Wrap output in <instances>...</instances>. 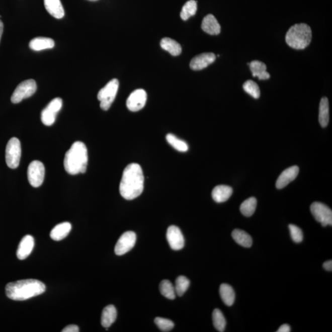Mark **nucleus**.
<instances>
[{"mask_svg": "<svg viewBox=\"0 0 332 332\" xmlns=\"http://www.w3.org/2000/svg\"><path fill=\"white\" fill-rule=\"evenodd\" d=\"M291 331L290 326L288 324H283L279 328L277 332H290Z\"/></svg>", "mask_w": 332, "mask_h": 332, "instance_id": "nucleus-38", "label": "nucleus"}, {"mask_svg": "<svg viewBox=\"0 0 332 332\" xmlns=\"http://www.w3.org/2000/svg\"><path fill=\"white\" fill-rule=\"evenodd\" d=\"M232 194V188L227 185H218L215 187L212 192L213 199L216 203H224L231 197Z\"/></svg>", "mask_w": 332, "mask_h": 332, "instance_id": "nucleus-19", "label": "nucleus"}, {"mask_svg": "<svg viewBox=\"0 0 332 332\" xmlns=\"http://www.w3.org/2000/svg\"><path fill=\"white\" fill-rule=\"evenodd\" d=\"M34 245V238L31 235H26L22 238L17 251L18 258L21 260L27 259L32 253Z\"/></svg>", "mask_w": 332, "mask_h": 332, "instance_id": "nucleus-16", "label": "nucleus"}, {"mask_svg": "<svg viewBox=\"0 0 332 332\" xmlns=\"http://www.w3.org/2000/svg\"><path fill=\"white\" fill-rule=\"evenodd\" d=\"M190 281L186 277L184 276H179L176 281L175 290L177 295L181 297L186 292L189 287Z\"/></svg>", "mask_w": 332, "mask_h": 332, "instance_id": "nucleus-33", "label": "nucleus"}, {"mask_svg": "<svg viewBox=\"0 0 332 332\" xmlns=\"http://www.w3.org/2000/svg\"><path fill=\"white\" fill-rule=\"evenodd\" d=\"M220 294L221 300L226 305L231 306L235 301V293L232 287L228 284H223L220 287Z\"/></svg>", "mask_w": 332, "mask_h": 332, "instance_id": "nucleus-26", "label": "nucleus"}, {"mask_svg": "<svg viewBox=\"0 0 332 332\" xmlns=\"http://www.w3.org/2000/svg\"><path fill=\"white\" fill-rule=\"evenodd\" d=\"M160 292L165 298L174 300L176 297L175 287L169 280H163L159 285Z\"/></svg>", "mask_w": 332, "mask_h": 332, "instance_id": "nucleus-30", "label": "nucleus"}, {"mask_svg": "<svg viewBox=\"0 0 332 332\" xmlns=\"http://www.w3.org/2000/svg\"><path fill=\"white\" fill-rule=\"evenodd\" d=\"M3 32H4V24L1 20H0V41H1Z\"/></svg>", "mask_w": 332, "mask_h": 332, "instance_id": "nucleus-40", "label": "nucleus"}, {"mask_svg": "<svg viewBox=\"0 0 332 332\" xmlns=\"http://www.w3.org/2000/svg\"><path fill=\"white\" fill-rule=\"evenodd\" d=\"M243 90L254 99H259L260 96V91L258 85L256 82L248 80L243 85Z\"/></svg>", "mask_w": 332, "mask_h": 332, "instance_id": "nucleus-34", "label": "nucleus"}, {"mask_svg": "<svg viewBox=\"0 0 332 332\" xmlns=\"http://www.w3.org/2000/svg\"><path fill=\"white\" fill-rule=\"evenodd\" d=\"M299 168L297 165L292 166L284 170L277 180L276 188L278 189H282L286 187L288 184L297 178Z\"/></svg>", "mask_w": 332, "mask_h": 332, "instance_id": "nucleus-15", "label": "nucleus"}, {"mask_svg": "<svg viewBox=\"0 0 332 332\" xmlns=\"http://www.w3.org/2000/svg\"><path fill=\"white\" fill-rule=\"evenodd\" d=\"M197 11V2L195 0H190L182 8L181 17L182 20L187 21L191 17L196 15Z\"/></svg>", "mask_w": 332, "mask_h": 332, "instance_id": "nucleus-29", "label": "nucleus"}, {"mask_svg": "<svg viewBox=\"0 0 332 332\" xmlns=\"http://www.w3.org/2000/svg\"><path fill=\"white\" fill-rule=\"evenodd\" d=\"M54 41L51 38L37 37L33 39L29 43L30 48L35 51H40L44 49L53 48Z\"/></svg>", "mask_w": 332, "mask_h": 332, "instance_id": "nucleus-21", "label": "nucleus"}, {"mask_svg": "<svg viewBox=\"0 0 332 332\" xmlns=\"http://www.w3.org/2000/svg\"><path fill=\"white\" fill-rule=\"evenodd\" d=\"M37 89V83L35 80L28 79L22 82L14 91L11 96V102L13 104L20 103L24 99L32 96L35 93Z\"/></svg>", "mask_w": 332, "mask_h": 332, "instance_id": "nucleus-7", "label": "nucleus"}, {"mask_svg": "<svg viewBox=\"0 0 332 332\" xmlns=\"http://www.w3.org/2000/svg\"><path fill=\"white\" fill-rule=\"evenodd\" d=\"M311 212L315 220L323 226L332 225V211L325 204L315 202L311 206Z\"/></svg>", "mask_w": 332, "mask_h": 332, "instance_id": "nucleus-10", "label": "nucleus"}, {"mask_svg": "<svg viewBox=\"0 0 332 332\" xmlns=\"http://www.w3.org/2000/svg\"><path fill=\"white\" fill-rule=\"evenodd\" d=\"M213 323L218 331H225L226 322L225 317L220 309H215L212 314Z\"/></svg>", "mask_w": 332, "mask_h": 332, "instance_id": "nucleus-32", "label": "nucleus"}, {"mask_svg": "<svg viewBox=\"0 0 332 332\" xmlns=\"http://www.w3.org/2000/svg\"><path fill=\"white\" fill-rule=\"evenodd\" d=\"M88 162V149L85 144L79 141L74 142L65 155L63 164L66 173L70 175L84 174Z\"/></svg>", "mask_w": 332, "mask_h": 332, "instance_id": "nucleus-3", "label": "nucleus"}, {"mask_svg": "<svg viewBox=\"0 0 332 332\" xmlns=\"http://www.w3.org/2000/svg\"><path fill=\"white\" fill-rule=\"evenodd\" d=\"M79 331V327L76 325H69L62 330V332H78Z\"/></svg>", "mask_w": 332, "mask_h": 332, "instance_id": "nucleus-37", "label": "nucleus"}, {"mask_svg": "<svg viewBox=\"0 0 332 332\" xmlns=\"http://www.w3.org/2000/svg\"><path fill=\"white\" fill-rule=\"evenodd\" d=\"M45 168L40 160H33L29 165L27 170L28 180L32 187L37 188L43 184Z\"/></svg>", "mask_w": 332, "mask_h": 332, "instance_id": "nucleus-8", "label": "nucleus"}, {"mask_svg": "<svg viewBox=\"0 0 332 332\" xmlns=\"http://www.w3.org/2000/svg\"><path fill=\"white\" fill-rule=\"evenodd\" d=\"M290 235L293 241L295 243H300L303 239V234L302 231L297 226L290 224L289 225Z\"/></svg>", "mask_w": 332, "mask_h": 332, "instance_id": "nucleus-36", "label": "nucleus"}, {"mask_svg": "<svg viewBox=\"0 0 332 332\" xmlns=\"http://www.w3.org/2000/svg\"><path fill=\"white\" fill-rule=\"evenodd\" d=\"M232 237L235 242L243 247H251L253 245V239L250 235L241 229H234L232 232Z\"/></svg>", "mask_w": 332, "mask_h": 332, "instance_id": "nucleus-25", "label": "nucleus"}, {"mask_svg": "<svg viewBox=\"0 0 332 332\" xmlns=\"http://www.w3.org/2000/svg\"><path fill=\"white\" fill-rule=\"evenodd\" d=\"M22 154L20 140L18 138H11L6 148V162L11 169H16L20 164Z\"/></svg>", "mask_w": 332, "mask_h": 332, "instance_id": "nucleus-6", "label": "nucleus"}, {"mask_svg": "<svg viewBox=\"0 0 332 332\" xmlns=\"http://www.w3.org/2000/svg\"><path fill=\"white\" fill-rule=\"evenodd\" d=\"M215 59L216 56L214 53L206 52L194 57L191 60L190 66L193 70H201L214 63Z\"/></svg>", "mask_w": 332, "mask_h": 332, "instance_id": "nucleus-14", "label": "nucleus"}, {"mask_svg": "<svg viewBox=\"0 0 332 332\" xmlns=\"http://www.w3.org/2000/svg\"><path fill=\"white\" fill-rule=\"evenodd\" d=\"M160 46L165 51L170 52L173 56H178L182 53V47L181 44L177 43L173 39L165 37L160 41Z\"/></svg>", "mask_w": 332, "mask_h": 332, "instance_id": "nucleus-24", "label": "nucleus"}, {"mask_svg": "<svg viewBox=\"0 0 332 332\" xmlns=\"http://www.w3.org/2000/svg\"><path fill=\"white\" fill-rule=\"evenodd\" d=\"M62 107V100L59 98L52 100L41 112V121L47 126H51L54 123L56 116Z\"/></svg>", "mask_w": 332, "mask_h": 332, "instance_id": "nucleus-9", "label": "nucleus"}, {"mask_svg": "<svg viewBox=\"0 0 332 332\" xmlns=\"http://www.w3.org/2000/svg\"><path fill=\"white\" fill-rule=\"evenodd\" d=\"M119 88V81L117 79H113L107 83L106 86L100 90L98 99L101 104L100 106L102 110H109L111 105L114 102Z\"/></svg>", "mask_w": 332, "mask_h": 332, "instance_id": "nucleus-5", "label": "nucleus"}, {"mask_svg": "<svg viewBox=\"0 0 332 332\" xmlns=\"http://www.w3.org/2000/svg\"><path fill=\"white\" fill-rule=\"evenodd\" d=\"M154 322L162 331H170L174 328L173 321L162 317L155 318Z\"/></svg>", "mask_w": 332, "mask_h": 332, "instance_id": "nucleus-35", "label": "nucleus"}, {"mask_svg": "<svg viewBox=\"0 0 332 332\" xmlns=\"http://www.w3.org/2000/svg\"><path fill=\"white\" fill-rule=\"evenodd\" d=\"M323 267L325 270L331 271L332 270V262L331 260H328L323 263Z\"/></svg>", "mask_w": 332, "mask_h": 332, "instance_id": "nucleus-39", "label": "nucleus"}, {"mask_svg": "<svg viewBox=\"0 0 332 332\" xmlns=\"http://www.w3.org/2000/svg\"><path fill=\"white\" fill-rule=\"evenodd\" d=\"M311 28L306 24H297L290 28L286 35V41L290 48L303 49L311 43Z\"/></svg>", "mask_w": 332, "mask_h": 332, "instance_id": "nucleus-4", "label": "nucleus"}, {"mask_svg": "<svg viewBox=\"0 0 332 332\" xmlns=\"http://www.w3.org/2000/svg\"><path fill=\"white\" fill-rule=\"evenodd\" d=\"M117 317V311L112 304L105 307L102 311L101 323L105 328H109L115 322Z\"/></svg>", "mask_w": 332, "mask_h": 332, "instance_id": "nucleus-23", "label": "nucleus"}, {"mask_svg": "<svg viewBox=\"0 0 332 332\" xmlns=\"http://www.w3.org/2000/svg\"><path fill=\"white\" fill-rule=\"evenodd\" d=\"M71 229V225L69 222H63L58 224L52 229L50 236L55 241L64 239L68 236Z\"/></svg>", "mask_w": 332, "mask_h": 332, "instance_id": "nucleus-20", "label": "nucleus"}, {"mask_svg": "<svg viewBox=\"0 0 332 332\" xmlns=\"http://www.w3.org/2000/svg\"><path fill=\"white\" fill-rule=\"evenodd\" d=\"M144 176L142 168L136 163H132L124 169L120 185L122 197L132 200L142 193Z\"/></svg>", "mask_w": 332, "mask_h": 332, "instance_id": "nucleus-1", "label": "nucleus"}, {"mask_svg": "<svg viewBox=\"0 0 332 332\" xmlns=\"http://www.w3.org/2000/svg\"><path fill=\"white\" fill-rule=\"evenodd\" d=\"M136 234L133 231H126L121 235L115 245V253L117 256H123L134 247L136 242Z\"/></svg>", "mask_w": 332, "mask_h": 332, "instance_id": "nucleus-11", "label": "nucleus"}, {"mask_svg": "<svg viewBox=\"0 0 332 332\" xmlns=\"http://www.w3.org/2000/svg\"><path fill=\"white\" fill-rule=\"evenodd\" d=\"M250 68L254 77H257L260 80L268 79L270 74L267 71V65L259 60H254L250 63Z\"/></svg>", "mask_w": 332, "mask_h": 332, "instance_id": "nucleus-22", "label": "nucleus"}, {"mask_svg": "<svg viewBox=\"0 0 332 332\" xmlns=\"http://www.w3.org/2000/svg\"><path fill=\"white\" fill-rule=\"evenodd\" d=\"M88 1H90V2H96V1H98V0H88Z\"/></svg>", "mask_w": 332, "mask_h": 332, "instance_id": "nucleus-41", "label": "nucleus"}, {"mask_svg": "<svg viewBox=\"0 0 332 332\" xmlns=\"http://www.w3.org/2000/svg\"><path fill=\"white\" fill-rule=\"evenodd\" d=\"M201 28L204 32L211 35H217L221 31L219 23L212 15H208L205 17L202 22Z\"/></svg>", "mask_w": 332, "mask_h": 332, "instance_id": "nucleus-17", "label": "nucleus"}, {"mask_svg": "<svg viewBox=\"0 0 332 332\" xmlns=\"http://www.w3.org/2000/svg\"><path fill=\"white\" fill-rule=\"evenodd\" d=\"M147 94L145 90L139 89L132 92L127 100V109L131 112H138L142 110L146 104Z\"/></svg>", "mask_w": 332, "mask_h": 332, "instance_id": "nucleus-12", "label": "nucleus"}, {"mask_svg": "<svg viewBox=\"0 0 332 332\" xmlns=\"http://www.w3.org/2000/svg\"><path fill=\"white\" fill-rule=\"evenodd\" d=\"M45 290V285L42 282L32 279L10 282L6 286L7 297L15 301H24L37 297Z\"/></svg>", "mask_w": 332, "mask_h": 332, "instance_id": "nucleus-2", "label": "nucleus"}, {"mask_svg": "<svg viewBox=\"0 0 332 332\" xmlns=\"http://www.w3.org/2000/svg\"><path fill=\"white\" fill-rule=\"evenodd\" d=\"M166 237L172 249L174 251L181 250L185 245L184 235L178 227L170 226L166 234Z\"/></svg>", "mask_w": 332, "mask_h": 332, "instance_id": "nucleus-13", "label": "nucleus"}, {"mask_svg": "<svg viewBox=\"0 0 332 332\" xmlns=\"http://www.w3.org/2000/svg\"><path fill=\"white\" fill-rule=\"evenodd\" d=\"M319 121L320 126L325 127L329 122V104L327 98L321 99L319 105Z\"/></svg>", "mask_w": 332, "mask_h": 332, "instance_id": "nucleus-27", "label": "nucleus"}, {"mask_svg": "<svg viewBox=\"0 0 332 332\" xmlns=\"http://www.w3.org/2000/svg\"><path fill=\"white\" fill-rule=\"evenodd\" d=\"M166 140L177 151L181 152H186L188 150V144L185 141L180 139L176 135L172 134H168L166 135Z\"/></svg>", "mask_w": 332, "mask_h": 332, "instance_id": "nucleus-31", "label": "nucleus"}, {"mask_svg": "<svg viewBox=\"0 0 332 332\" xmlns=\"http://www.w3.org/2000/svg\"><path fill=\"white\" fill-rule=\"evenodd\" d=\"M257 203V201L256 198L251 197L246 199L240 205V212L245 217H251L256 211Z\"/></svg>", "mask_w": 332, "mask_h": 332, "instance_id": "nucleus-28", "label": "nucleus"}, {"mask_svg": "<svg viewBox=\"0 0 332 332\" xmlns=\"http://www.w3.org/2000/svg\"><path fill=\"white\" fill-rule=\"evenodd\" d=\"M46 10L54 18L60 19L65 15L64 9L60 0H44Z\"/></svg>", "mask_w": 332, "mask_h": 332, "instance_id": "nucleus-18", "label": "nucleus"}]
</instances>
